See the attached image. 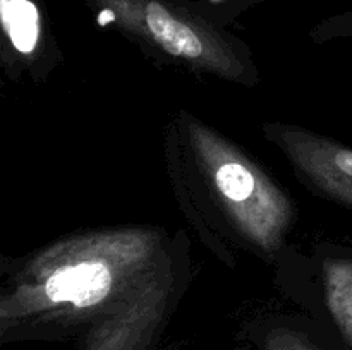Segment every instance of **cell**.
Segmentation results:
<instances>
[{"instance_id":"6da1fadb","label":"cell","mask_w":352,"mask_h":350,"mask_svg":"<svg viewBox=\"0 0 352 350\" xmlns=\"http://www.w3.org/2000/svg\"><path fill=\"white\" fill-rule=\"evenodd\" d=\"M213 184L258 239L270 237L278 225L280 205L272 187L258 177L250 165L222 160L213 170Z\"/></svg>"},{"instance_id":"7a4b0ae2","label":"cell","mask_w":352,"mask_h":350,"mask_svg":"<svg viewBox=\"0 0 352 350\" xmlns=\"http://www.w3.org/2000/svg\"><path fill=\"white\" fill-rule=\"evenodd\" d=\"M294 163L327 196L352 209V150L308 132L282 134Z\"/></svg>"},{"instance_id":"3957f363","label":"cell","mask_w":352,"mask_h":350,"mask_svg":"<svg viewBox=\"0 0 352 350\" xmlns=\"http://www.w3.org/2000/svg\"><path fill=\"white\" fill-rule=\"evenodd\" d=\"M112 287V273L100 261H82L58 268L45 281V295L54 304H72L78 309L100 304Z\"/></svg>"},{"instance_id":"277c9868","label":"cell","mask_w":352,"mask_h":350,"mask_svg":"<svg viewBox=\"0 0 352 350\" xmlns=\"http://www.w3.org/2000/svg\"><path fill=\"white\" fill-rule=\"evenodd\" d=\"M0 23L10 47L34 54L43 33V14L36 0H0Z\"/></svg>"},{"instance_id":"5b68a950","label":"cell","mask_w":352,"mask_h":350,"mask_svg":"<svg viewBox=\"0 0 352 350\" xmlns=\"http://www.w3.org/2000/svg\"><path fill=\"white\" fill-rule=\"evenodd\" d=\"M347 292L340 294L339 305H337V316L342 325V329L352 342V264L347 268Z\"/></svg>"},{"instance_id":"8992f818","label":"cell","mask_w":352,"mask_h":350,"mask_svg":"<svg viewBox=\"0 0 352 350\" xmlns=\"http://www.w3.org/2000/svg\"><path fill=\"white\" fill-rule=\"evenodd\" d=\"M250 2V0H203L201 5L205 9H210L212 12H223L227 7H237V5H243V3Z\"/></svg>"},{"instance_id":"52a82bcc","label":"cell","mask_w":352,"mask_h":350,"mask_svg":"<svg viewBox=\"0 0 352 350\" xmlns=\"http://www.w3.org/2000/svg\"><path fill=\"white\" fill-rule=\"evenodd\" d=\"M270 350H308L302 343L299 342H292L291 338L289 340H278L275 342L274 345L270 347Z\"/></svg>"}]
</instances>
